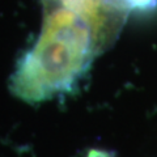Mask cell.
<instances>
[{
    "label": "cell",
    "mask_w": 157,
    "mask_h": 157,
    "mask_svg": "<svg viewBox=\"0 0 157 157\" xmlns=\"http://www.w3.org/2000/svg\"><path fill=\"white\" fill-rule=\"evenodd\" d=\"M36 43L18 60L9 80L14 96L41 102L72 90L111 34L89 16L60 3H43Z\"/></svg>",
    "instance_id": "obj_1"
},
{
    "label": "cell",
    "mask_w": 157,
    "mask_h": 157,
    "mask_svg": "<svg viewBox=\"0 0 157 157\" xmlns=\"http://www.w3.org/2000/svg\"><path fill=\"white\" fill-rule=\"evenodd\" d=\"M48 2L64 4L67 7L86 14L92 20H94L100 26L104 28L107 33H110L111 36H114L118 32L121 26V21L124 16L123 13L107 7L101 0H42V3Z\"/></svg>",
    "instance_id": "obj_2"
},
{
    "label": "cell",
    "mask_w": 157,
    "mask_h": 157,
    "mask_svg": "<svg viewBox=\"0 0 157 157\" xmlns=\"http://www.w3.org/2000/svg\"><path fill=\"white\" fill-rule=\"evenodd\" d=\"M101 2L123 14L134 11H148L157 6V0H101Z\"/></svg>",
    "instance_id": "obj_3"
}]
</instances>
